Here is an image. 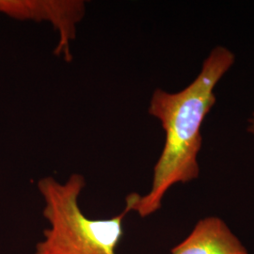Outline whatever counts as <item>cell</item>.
<instances>
[{
    "label": "cell",
    "mask_w": 254,
    "mask_h": 254,
    "mask_svg": "<svg viewBox=\"0 0 254 254\" xmlns=\"http://www.w3.org/2000/svg\"><path fill=\"white\" fill-rule=\"evenodd\" d=\"M236 63L227 46L213 47L203 60L200 72L183 90L170 92L157 88L148 106V113L164 130L163 149L154 165L150 190L145 195L127 196V212L147 218L162 207L168 191L178 184L200 177L199 154L202 148L201 127L216 104V89Z\"/></svg>",
    "instance_id": "obj_1"
},
{
    "label": "cell",
    "mask_w": 254,
    "mask_h": 254,
    "mask_svg": "<svg viewBox=\"0 0 254 254\" xmlns=\"http://www.w3.org/2000/svg\"><path fill=\"white\" fill-rule=\"evenodd\" d=\"M85 186L79 173H73L65 183L52 176L39 180L38 190L45 200L43 214L49 228L34 254H117L128 212L104 219L88 218L79 205Z\"/></svg>",
    "instance_id": "obj_2"
},
{
    "label": "cell",
    "mask_w": 254,
    "mask_h": 254,
    "mask_svg": "<svg viewBox=\"0 0 254 254\" xmlns=\"http://www.w3.org/2000/svg\"><path fill=\"white\" fill-rule=\"evenodd\" d=\"M86 13L81 0H0V14L20 21L47 22L58 32L57 48L69 50Z\"/></svg>",
    "instance_id": "obj_3"
},
{
    "label": "cell",
    "mask_w": 254,
    "mask_h": 254,
    "mask_svg": "<svg viewBox=\"0 0 254 254\" xmlns=\"http://www.w3.org/2000/svg\"><path fill=\"white\" fill-rule=\"evenodd\" d=\"M171 254H250L238 236L218 216L200 218Z\"/></svg>",
    "instance_id": "obj_4"
},
{
    "label": "cell",
    "mask_w": 254,
    "mask_h": 254,
    "mask_svg": "<svg viewBox=\"0 0 254 254\" xmlns=\"http://www.w3.org/2000/svg\"><path fill=\"white\" fill-rule=\"evenodd\" d=\"M246 131L248 135L251 136L252 140L254 141V109L252 110L251 114L247 119V124H246Z\"/></svg>",
    "instance_id": "obj_5"
}]
</instances>
